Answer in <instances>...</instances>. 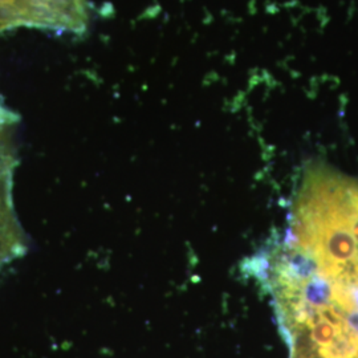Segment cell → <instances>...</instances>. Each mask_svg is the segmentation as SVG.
Returning a JSON list of instances; mask_svg holds the SVG:
<instances>
[{
	"mask_svg": "<svg viewBox=\"0 0 358 358\" xmlns=\"http://www.w3.org/2000/svg\"><path fill=\"white\" fill-rule=\"evenodd\" d=\"M13 167V155L0 137V268L19 255L23 248L11 201Z\"/></svg>",
	"mask_w": 358,
	"mask_h": 358,
	"instance_id": "7a4b0ae2",
	"label": "cell"
},
{
	"mask_svg": "<svg viewBox=\"0 0 358 358\" xmlns=\"http://www.w3.org/2000/svg\"><path fill=\"white\" fill-rule=\"evenodd\" d=\"M87 24V0H0V29L23 26L80 34Z\"/></svg>",
	"mask_w": 358,
	"mask_h": 358,
	"instance_id": "6da1fadb",
	"label": "cell"
}]
</instances>
